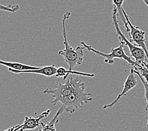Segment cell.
I'll use <instances>...</instances> for the list:
<instances>
[{
	"label": "cell",
	"instance_id": "7",
	"mask_svg": "<svg viewBox=\"0 0 148 131\" xmlns=\"http://www.w3.org/2000/svg\"><path fill=\"white\" fill-rule=\"evenodd\" d=\"M51 109L42 112L37 117H32L31 116L25 117V120L22 125H18V129L20 131L27 130H34L41 125V120L49 116L51 112Z\"/></svg>",
	"mask_w": 148,
	"mask_h": 131
},
{
	"label": "cell",
	"instance_id": "9",
	"mask_svg": "<svg viewBox=\"0 0 148 131\" xmlns=\"http://www.w3.org/2000/svg\"><path fill=\"white\" fill-rule=\"evenodd\" d=\"M64 111V108L62 106L61 108H59L56 115L54 116V117L51 119V121L48 123L45 124L44 123L41 122V129L39 130V131H58L57 129H56L55 126L59 122V117Z\"/></svg>",
	"mask_w": 148,
	"mask_h": 131
},
{
	"label": "cell",
	"instance_id": "15",
	"mask_svg": "<svg viewBox=\"0 0 148 131\" xmlns=\"http://www.w3.org/2000/svg\"><path fill=\"white\" fill-rule=\"evenodd\" d=\"M5 131H20V130L18 129V125H17V126H13L12 127H10V128L5 130Z\"/></svg>",
	"mask_w": 148,
	"mask_h": 131
},
{
	"label": "cell",
	"instance_id": "4",
	"mask_svg": "<svg viewBox=\"0 0 148 131\" xmlns=\"http://www.w3.org/2000/svg\"><path fill=\"white\" fill-rule=\"evenodd\" d=\"M81 44L83 45V47H85L88 51L90 52H93L95 54L99 55L101 57L105 58L104 62L105 63L109 64H114V59H122L124 61L127 62L129 64L132 66V67L137 66L139 64L136 61H134L132 59L127 55L125 52L124 45L125 44L122 42H119V46L117 48H112L111 52L109 54H105V53L101 52L99 51H97L96 49L91 47L90 45H87L85 42L82 41L81 42Z\"/></svg>",
	"mask_w": 148,
	"mask_h": 131
},
{
	"label": "cell",
	"instance_id": "6",
	"mask_svg": "<svg viewBox=\"0 0 148 131\" xmlns=\"http://www.w3.org/2000/svg\"><path fill=\"white\" fill-rule=\"evenodd\" d=\"M135 74L136 73L134 72V68L132 67V68L130 69V71L127 78L126 81H125L124 86H123V90L121 91V93L118 95L117 97L115 99L114 101H113L112 103L108 105H105L103 107V109H107L114 107V106L117 104L119 102V100H121L123 97L125 96L130 90H131L134 88L136 86L137 78Z\"/></svg>",
	"mask_w": 148,
	"mask_h": 131
},
{
	"label": "cell",
	"instance_id": "12",
	"mask_svg": "<svg viewBox=\"0 0 148 131\" xmlns=\"http://www.w3.org/2000/svg\"><path fill=\"white\" fill-rule=\"evenodd\" d=\"M124 1L125 0H113V4H114V6H115L116 7V8H117L118 16H120V18H121V20H122L123 23H124L126 30L127 31L129 29V27L124 14V8H123V6H122L123 3H124Z\"/></svg>",
	"mask_w": 148,
	"mask_h": 131
},
{
	"label": "cell",
	"instance_id": "13",
	"mask_svg": "<svg viewBox=\"0 0 148 131\" xmlns=\"http://www.w3.org/2000/svg\"><path fill=\"white\" fill-rule=\"evenodd\" d=\"M134 72L136 74L139 76V78L141 81V82L143 83L144 87V90H145V99L146 101V107L145 108V112H146V121H147V127H148V83L146 82L143 78L140 75V73L136 71V69H134Z\"/></svg>",
	"mask_w": 148,
	"mask_h": 131
},
{
	"label": "cell",
	"instance_id": "11",
	"mask_svg": "<svg viewBox=\"0 0 148 131\" xmlns=\"http://www.w3.org/2000/svg\"><path fill=\"white\" fill-rule=\"evenodd\" d=\"M0 64L2 65H4L8 68H11L14 70L16 71H28V70H34L39 69L40 67H35L29 65L23 64L20 62H5L2 60L0 61Z\"/></svg>",
	"mask_w": 148,
	"mask_h": 131
},
{
	"label": "cell",
	"instance_id": "16",
	"mask_svg": "<svg viewBox=\"0 0 148 131\" xmlns=\"http://www.w3.org/2000/svg\"><path fill=\"white\" fill-rule=\"evenodd\" d=\"M143 1L144 2V3L148 6V0H143Z\"/></svg>",
	"mask_w": 148,
	"mask_h": 131
},
{
	"label": "cell",
	"instance_id": "3",
	"mask_svg": "<svg viewBox=\"0 0 148 131\" xmlns=\"http://www.w3.org/2000/svg\"><path fill=\"white\" fill-rule=\"evenodd\" d=\"M117 10L116 8V7L114 6V8H113L112 11L113 25L115 27L119 41L123 42L125 45L127 46L129 49V52L131 54V56L134 58L135 61L138 64L148 68V60L145 51L141 47L132 44L131 42L127 39L125 35L122 33V32L120 29L119 24L117 20Z\"/></svg>",
	"mask_w": 148,
	"mask_h": 131
},
{
	"label": "cell",
	"instance_id": "5",
	"mask_svg": "<svg viewBox=\"0 0 148 131\" xmlns=\"http://www.w3.org/2000/svg\"><path fill=\"white\" fill-rule=\"evenodd\" d=\"M124 14L129 27V30L127 32L129 34L130 41L131 42L132 44L139 46V47H141L142 49H144V51L146 52L147 60H148V51L146 47V42H145V34H146L145 32L140 30L139 27H135L133 25L132 23L130 22L129 18L128 15H127L124 9Z\"/></svg>",
	"mask_w": 148,
	"mask_h": 131
},
{
	"label": "cell",
	"instance_id": "1",
	"mask_svg": "<svg viewBox=\"0 0 148 131\" xmlns=\"http://www.w3.org/2000/svg\"><path fill=\"white\" fill-rule=\"evenodd\" d=\"M43 93L52 95L54 100L49 102L50 104L56 105L60 102L65 112L71 114L93 99L92 94L86 93L85 84L78 78H70L64 84L58 80L54 88H47Z\"/></svg>",
	"mask_w": 148,
	"mask_h": 131
},
{
	"label": "cell",
	"instance_id": "10",
	"mask_svg": "<svg viewBox=\"0 0 148 131\" xmlns=\"http://www.w3.org/2000/svg\"><path fill=\"white\" fill-rule=\"evenodd\" d=\"M69 74H76V75L84 76H87V77H94L95 76L94 74H89V73H86L66 69V68H63V67H59V68H58L57 73H56V74L55 76L58 78L62 77L63 80H66L67 79V78H68V76H69Z\"/></svg>",
	"mask_w": 148,
	"mask_h": 131
},
{
	"label": "cell",
	"instance_id": "8",
	"mask_svg": "<svg viewBox=\"0 0 148 131\" xmlns=\"http://www.w3.org/2000/svg\"><path fill=\"white\" fill-rule=\"evenodd\" d=\"M58 68H56L54 64L49 66H44L40 67L39 69H34V70H28V71H16L14 70L11 68H8V71L10 72H12L15 74L20 73H35V74H39L44 75L45 76L51 77L52 76H55L57 73Z\"/></svg>",
	"mask_w": 148,
	"mask_h": 131
},
{
	"label": "cell",
	"instance_id": "14",
	"mask_svg": "<svg viewBox=\"0 0 148 131\" xmlns=\"http://www.w3.org/2000/svg\"><path fill=\"white\" fill-rule=\"evenodd\" d=\"M0 8H1V10H3V11L9 12L11 13H15L16 12L19 11L20 6L18 5H12H12L5 6L3 5H1V6H0Z\"/></svg>",
	"mask_w": 148,
	"mask_h": 131
},
{
	"label": "cell",
	"instance_id": "2",
	"mask_svg": "<svg viewBox=\"0 0 148 131\" xmlns=\"http://www.w3.org/2000/svg\"><path fill=\"white\" fill-rule=\"evenodd\" d=\"M71 16V13L69 12H66L62 17V34L64 37V44L65 49L64 50L59 51L58 54L63 56L64 61L69 66V69L73 70L76 66H81L83 64L84 58L83 51L85 49L84 47H77L73 48L69 45L66 35V20Z\"/></svg>",
	"mask_w": 148,
	"mask_h": 131
}]
</instances>
